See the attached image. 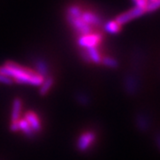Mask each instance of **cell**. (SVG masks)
<instances>
[{
    "label": "cell",
    "mask_w": 160,
    "mask_h": 160,
    "mask_svg": "<svg viewBox=\"0 0 160 160\" xmlns=\"http://www.w3.org/2000/svg\"><path fill=\"white\" fill-rule=\"evenodd\" d=\"M68 20H69V23L74 27L75 29L81 34V36H85V35H88L92 33L91 26L86 24L81 19V16L77 18L68 17Z\"/></svg>",
    "instance_id": "5"
},
{
    "label": "cell",
    "mask_w": 160,
    "mask_h": 160,
    "mask_svg": "<svg viewBox=\"0 0 160 160\" xmlns=\"http://www.w3.org/2000/svg\"><path fill=\"white\" fill-rule=\"evenodd\" d=\"M148 4H149V0H136L135 1V6L144 9L145 11H146V7L148 6Z\"/></svg>",
    "instance_id": "17"
},
{
    "label": "cell",
    "mask_w": 160,
    "mask_h": 160,
    "mask_svg": "<svg viewBox=\"0 0 160 160\" xmlns=\"http://www.w3.org/2000/svg\"><path fill=\"white\" fill-rule=\"evenodd\" d=\"M139 126L141 125V124H142V126H141V128L142 129H146L147 128V126H146V121H145V118H143V117H140L139 118Z\"/></svg>",
    "instance_id": "20"
},
{
    "label": "cell",
    "mask_w": 160,
    "mask_h": 160,
    "mask_svg": "<svg viewBox=\"0 0 160 160\" xmlns=\"http://www.w3.org/2000/svg\"><path fill=\"white\" fill-rule=\"evenodd\" d=\"M24 119L27 121L29 126L31 127L32 131L34 132H38L41 130V122L38 115L34 111H28L26 112Z\"/></svg>",
    "instance_id": "6"
},
{
    "label": "cell",
    "mask_w": 160,
    "mask_h": 160,
    "mask_svg": "<svg viewBox=\"0 0 160 160\" xmlns=\"http://www.w3.org/2000/svg\"><path fill=\"white\" fill-rule=\"evenodd\" d=\"M102 41V36L99 33H90L88 35L81 36L78 38V45L85 49L95 48Z\"/></svg>",
    "instance_id": "2"
},
{
    "label": "cell",
    "mask_w": 160,
    "mask_h": 160,
    "mask_svg": "<svg viewBox=\"0 0 160 160\" xmlns=\"http://www.w3.org/2000/svg\"><path fill=\"white\" fill-rule=\"evenodd\" d=\"M0 83L4 84V85H12L13 82H12V80L10 78L6 77L5 75L0 74Z\"/></svg>",
    "instance_id": "18"
},
{
    "label": "cell",
    "mask_w": 160,
    "mask_h": 160,
    "mask_svg": "<svg viewBox=\"0 0 160 160\" xmlns=\"http://www.w3.org/2000/svg\"><path fill=\"white\" fill-rule=\"evenodd\" d=\"M18 125H19V130L22 131L27 136V137H33L34 135V132L32 131L31 127L29 126V124L27 123V121L24 118H21L18 121Z\"/></svg>",
    "instance_id": "11"
},
{
    "label": "cell",
    "mask_w": 160,
    "mask_h": 160,
    "mask_svg": "<svg viewBox=\"0 0 160 160\" xmlns=\"http://www.w3.org/2000/svg\"><path fill=\"white\" fill-rule=\"evenodd\" d=\"M96 139V135L92 132H83L78 140L77 147L80 151H86L94 142Z\"/></svg>",
    "instance_id": "3"
},
{
    "label": "cell",
    "mask_w": 160,
    "mask_h": 160,
    "mask_svg": "<svg viewBox=\"0 0 160 160\" xmlns=\"http://www.w3.org/2000/svg\"><path fill=\"white\" fill-rule=\"evenodd\" d=\"M104 29L109 34H117L121 30V25H119L116 21H111L105 24Z\"/></svg>",
    "instance_id": "12"
},
{
    "label": "cell",
    "mask_w": 160,
    "mask_h": 160,
    "mask_svg": "<svg viewBox=\"0 0 160 160\" xmlns=\"http://www.w3.org/2000/svg\"><path fill=\"white\" fill-rule=\"evenodd\" d=\"M10 130H11L12 132L19 131V125H18V122H11Z\"/></svg>",
    "instance_id": "19"
},
{
    "label": "cell",
    "mask_w": 160,
    "mask_h": 160,
    "mask_svg": "<svg viewBox=\"0 0 160 160\" xmlns=\"http://www.w3.org/2000/svg\"><path fill=\"white\" fill-rule=\"evenodd\" d=\"M102 63L105 67H108V68H110V69H116L118 66V63L114 58L109 57V56L102 58Z\"/></svg>",
    "instance_id": "14"
},
{
    "label": "cell",
    "mask_w": 160,
    "mask_h": 160,
    "mask_svg": "<svg viewBox=\"0 0 160 160\" xmlns=\"http://www.w3.org/2000/svg\"><path fill=\"white\" fill-rule=\"evenodd\" d=\"M36 67H37L36 72L38 74H39L42 78H45L46 77L48 76V67H47V64L44 61H38V62H37Z\"/></svg>",
    "instance_id": "13"
},
{
    "label": "cell",
    "mask_w": 160,
    "mask_h": 160,
    "mask_svg": "<svg viewBox=\"0 0 160 160\" xmlns=\"http://www.w3.org/2000/svg\"><path fill=\"white\" fill-rule=\"evenodd\" d=\"M0 74L10 78L12 82H16L20 85L40 86L44 80V78L38 74L35 70L12 62H6L0 67Z\"/></svg>",
    "instance_id": "1"
},
{
    "label": "cell",
    "mask_w": 160,
    "mask_h": 160,
    "mask_svg": "<svg viewBox=\"0 0 160 160\" xmlns=\"http://www.w3.org/2000/svg\"><path fill=\"white\" fill-rule=\"evenodd\" d=\"M81 19H82L86 24H88L89 26H91V25H100L101 22H102L100 17H98L97 15L93 14L92 12H82V14H81Z\"/></svg>",
    "instance_id": "8"
},
{
    "label": "cell",
    "mask_w": 160,
    "mask_h": 160,
    "mask_svg": "<svg viewBox=\"0 0 160 160\" xmlns=\"http://www.w3.org/2000/svg\"><path fill=\"white\" fill-rule=\"evenodd\" d=\"M53 83H54V80L52 78L51 76H47L46 77L42 84L40 85L39 88V93L41 95H46L48 93V92L51 90V88L53 86Z\"/></svg>",
    "instance_id": "10"
},
{
    "label": "cell",
    "mask_w": 160,
    "mask_h": 160,
    "mask_svg": "<svg viewBox=\"0 0 160 160\" xmlns=\"http://www.w3.org/2000/svg\"><path fill=\"white\" fill-rule=\"evenodd\" d=\"M82 14V11L79 7L78 6H71L69 9V13H68V17H80Z\"/></svg>",
    "instance_id": "15"
},
{
    "label": "cell",
    "mask_w": 160,
    "mask_h": 160,
    "mask_svg": "<svg viewBox=\"0 0 160 160\" xmlns=\"http://www.w3.org/2000/svg\"><path fill=\"white\" fill-rule=\"evenodd\" d=\"M22 109V102L20 98H15L12 102V108L11 121L12 122H18L21 119V114Z\"/></svg>",
    "instance_id": "7"
},
{
    "label": "cell",
    "mask_w": 160,
    "mask_h": 160,
    "mask_svg": "<svg viewBox=\"0 0 160 160\" xmlns=\"http://www.w3.org/2000/svg\"><path fill=\"white\" fill-rule=\"evenodd\" d=\"M145 10L144 9H142V8H139V7H134L129 11L126 12L125 13H122L121 15H119L118 17L116 19V22L118 23L119 25H122V24H125V23L130 22L132 19H135V18H138L139 16H142L143 13L145 12Z\"/></svg>",
    "instance_id": "4"
},
{
    "label": "cell",
    "mask_w": 160,
    "mask_h": 160,
    "mask_svg": "<svg viewBox=\"0 0 160 160\" xmlns=\"http://www.w3.org/2000/svg\"><path fill=\"white\" fill-rule=\"evenodd\" d=\"M158 7H159V0L151 1V2H149L146 7V12H153L157 10Z\"/></svg>",
    "instance_id": "16"
},
{
    "label": "cell",
    "mask_w": 160,
    "mask_h": 160,
    "mask_svg": "<svg viewBox=\"0 0 160 160\" xmlns=\"http://www.w3.org/2000/svg\"><path fill=\"white\" fill-rule=\"evenodd\" d=\"M85 53L86 54V57H87V60L88 62H92L94 63H99L102 62V55L100 53V52L98 51L97 47L95 48H89V49H86Z\"/></svg>",
    "instance_id": "9"
},
{
    "label": "cell",
    "mask_w": 160,
    "mask_h": 160,
    "mask_svg": "<svg viewBox=\"0 0 160 160\" xmlns=\"http://www.w3.org/2000/svg\"><path fill=\"white\" fill-rule=\"evenodd\" d=\"M133 1H134V2H135V1H136V0H133Z\"/></svg>",
    "instance_id": "21"
}]
</instances>
